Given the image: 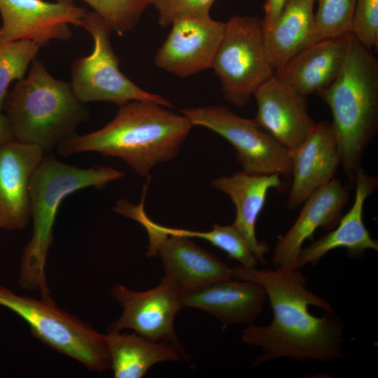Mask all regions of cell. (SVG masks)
<instances>
[{
    "label": "cell",
    "mask_w": 378,
    "mask_h": 378,
    "mask_svg": "<svg viewBox=\"0 0 378 378\" xmlns=\"http://www.w3.org/2000/svg\"><path fill=\"white\" fill-rule=\"evenodd\" d=\"M232 278L252 281L265 291L273 318L267 326H247L244 342L261 348L253 366L279 358L332 362L342 358L343 324L331 304L307 288L296 268L232 267Z\"/></svg>",
    "instance_id": "cell-1"
},
{
    "label": "cell",
    "mask_w": 378,
    "mask_h": 378,
    "mask_svg": "<svg viewBox=\"0 0 378 378\" xmlns=\"http://www.w3.org/2000/svg\"><path fill=\"white\" fill-rule=\"evenodd\" d=\"M160 104L132 101L119 106L114 118L101 129L74 134L57 147L63 157L84 152L122 159L141 176L156 164L174 158L193 126Z\"/></svg>",
    "instance_id": "cell-2"
},
{
    "label": "cell",
    "mask_w": 378,
    "mask_h": 378,
    "mask_svg": "<svg viewBox=\"0 0 378 378\" xmlns=\"http://www.w3.org/2000/svg\"><path fill=\"white\" fill-rule=\"evenodd\" d=\"M328 106L345 175L354 183L378 128V62L354 37L335 80L318 93Z\"/></svg>",
    "instance_id": "cell-3"
},
{
    "label": "cell",
    "mask_w": 378,
    "mask_h": 378,
    "mask_svg": "<svg viewBox=\"0 0 378 378\" xmlns=\"http://www.w3.org/2000/svg\"><path fill=\"white\" fill-rule=\"evenodd\" d=\"M2 111L14 139L36 145L45 154L76 134L88 117L70 83L52 77L36 58L28 75L8 91Z\"/></svg>",
    "instance_id": "cell-4"
},
{
    "label": "cell",
    "mask_w": 378,
    "mask_h": 378,
    "mask_svg": "<svg viewBox=\"0 0 378 378\" xmlns=\"http://www.w3.org/2000/svg\"><path fill=\"white\" fill-rule=\"evenodd\" d=\"M124 174L110 167L81 169L45 155L30 183V211L33 233L26 246L19 274L23 288L38 290L51 298L46 276V260L53 239V226L61 202L70 194L94 187L104 188Z\"/></svg>",
    "instance_id": "cell-5"
},
{
    "label": "cell",
    "mask_w": 378,
    "mask_h": 378,
    "mask_svg": "<svg viewBox=\"0 0 378 378\" xmlns=\"http://www.w3.org/2000/svg\"><path fill=\"white\" fill-rule=\"evenodd\" d=\"M0 305L23 318L36 337L59 353L90 370L102 372L110 368L105 335L57 307L52 298L20 295L0 285Z\"/></svg>",
    "instance_id": "cell-6"
},
{
    "label": "cell",
    "mask_w": 378,
    "mask_h": 378,
    "mask_svg": "<svg viewBox=\"0 0 378 378\" xmlns=\"http://www.w3.org/2000/svg\"><path fill=\"white\" fill-rule=\"evenodd\" d=\"M225 23L211 68L220 80L224 99L243 106L274 70L266 50L261 20L234 15Z\"/></svg>",
    "instance_id": "cell-7"
},
{
    "label": "cell",
    "mask_w": 378,
    "mask_h": 378,
    "mask_svg": "<svg viewBox=\"0 0 378 378\" xmlns=\"http://www.w3.org/2000/svg\"><path fill=\"white\" fill-rule=\"evenodd\" d=\"M81 27L91 35L94 46L89 55L72 63L70 84L80 102H108L120 106L146 101L173 107L167 99L144 90L122 74L111 45L112 29L98 13L87 12Z\"/></svg>",
    "instance_id": "cell-8"
},
{
    "label": "cell",
    "mask_w": 378,
    "mask_h": 378,
    "mask_svg": "<svg viewBox=\"0 0 378 378\" xmlns=\"http://www.w3.org/2000/svg\"><path fill=\"white\" fill-rule=\"evenodd\" d=\"M144 193L139 204L119 200L113 210L146 229L148 236L147 255L160 258L164 279L183 294L214 281L232 278V267L199 247L190 238L167 234L160 230L145 212Z\"/></svg>",
    "instance_id": "cell-9"
},
{
    "label": "cell",
    "mask_w": 378,
    "mask_h": 378,
    "mask_svg": "<svg viewBox=\"0 0 378 378\" xmlns=\"http://www.w3.org/2000/svg\"><path fill=\"white\" fill-rule=\"evenodd\" d=\"M194 125L212 130L234 148L243 171L291 177L292 151L282 146L254 120L242 118L221 105L181 111Z\"/></svg>",
    "instance_id": "cell-10"
},
{
    "label": "cell",
    "mask_w": 378,
    "mask_h": 378,
    "mask_svg": "<svg viewBox=\"0 0 378 378\" xmlns=\"http://www.w3.org/2000/svg\"><path fill=\"white\" fill-rule=\"evenodd\" d=\"M87 10L74 0H0V41L28 40L45 47L71 37L70 24L82 25Z\"/></svg>",
    "instance_id": "cell-11"
},
{
    "label": "cell",
    "mask_w": 378,
    "mask_h": 378,
    "mask_svg": "<svg viewBox=\"0 0 378 378\" xmlns=\"http://www.w3.org/2000/svg\"><path fill=\"white\" fill-rule=\"evenodd\" d=\"M111 294L122 312L108 331L132 329L151 340L168 342L183 349L174 329V318L183 308L181 294L171 283L162 278L156 287L146 291L117 284Z\"/></svg>",
    "instance_id": "cell-12"
},
{
    "label": "cell",
    "mask_w": 378,
    "mask_h": 378,
    "mask_svg": "<svg viewBox=\"0 0 378 378\" xmlns=\"http://www.w3.org/2000/svg\"><path fill=\"white\" fill-rule=\"evenodd\" d=\"M157 50L155 65L179 77H188L212 67L225 23L211 16L188 17L172 24Z\"/></svg>",
    "instance_id": "cell-13"
},
{
    "label": "cell",
    "mask_w": 378,
    "mask_h": 378,
    "mask_svg": "<svg viewBox=\"0 0 378 378\" xmlns=\"http://www.w3.org/2000/svg\"><path fill=\"white\" fill-rule=\"evenodd\" d=\"M253 97L257 105L255 122L291 151L316 125L309 113L307 97L274 74L260 85Z\"/></svg>",
    "instance_id": "cell-14"
},
{
    "label": "cell",
    "mask_w": 378,
    "mask_h": 378,
    "mask_svg": "<svg viewBox=\"0 0 378 378\" xmlns=\"http://www.w3.org/2000/svg\"><path fill=\"white\" fill-rule=\"evenodd\" d=\"M44 156L38 146L15 139L0 146V229L28 225L31 179Z\"/></svg>",
    "instance_id": "cell-15"
},
{
    "label": "cell",
    "mask_w": 378,
    "mask_h": 378,
    "mask_svg": "<svg viewBox=\"0 0 378 378\" xmlns=\"http://www.w3.org/2000/svg\"><path fill=\"white\" fill-rule=\"evenodd\" d=\"M349 190L336 177L314 191L304 202L291 227L278 239L272 262L277 267L296 268L302 244L319 227L331 230L342 216ZM297 269V268H296Z\"/></svg>",
    "instance_id": "cell-16"
},
{
    "label": "cell",
    "mask_w": 378,
    "mask_h": 378,
    "mask_svg": "<svg viewBox=\"0 0 378 378\" xmlns=\"http://www.w3.org/2000/svg\"><path fill=\"white\" fill-rule=\"evenodd\" d=\"M292 182L287 207L299 206L316 190L329 183L341 165V156L332 122H321L292 151Z\"/></svg>",
    "instance_id": "cell-17"
},
{
    "label": "cell",
    "mask_w": 378,
    "mask_h": 378,
    "mask_svg": "<svg viewBox=\"0 0 378 378\" xmlns=\"http://www.w3.org/2000/svg\"><path fill=\"white\" fill-rule=\"evenodd\" d=\"M354 183L355 197L352 206L335 228L301 249L297 269L310 263L316 265L328 252L338 248H345L352 258L362 257L368 250L378 251V241L371 237L363 221L365 202L375 191L378 178L367 174L362 167Z\"/></svg>",
    "instance_id": "cell-18"
},
{
    "label": "cell",
    "mask_w": 378,
    "mask_h": 378,
    "mask_svg": "<svg viewBox=\"0 0 378 378\" xmlns=\"http://www.w3.org/2000/svg\"><path fill=\"white\" fill-rule=\"evenodd\" d=\"M354 37L351 32H348L317 40L274 74L303 96L318 94L339 75Z\"/></svg>",
    "instance_id": "cell-19"
},
{
    "label": "cell",
    "mask_w": 378,
    "mask_h": 378,
    "mask_svg": "<svg viewBox=\"0 0 378 378\" xmlns=\"http://www.w3.org/2000/svg\"><path fill=\"white\" fill-rule=\"evenodd\" d=\"M263 288L252 281L227 279L181 294L182 307L203 310L223 326L253 324L267 300Z\"/></svg>",
    "instance_id": "cell-20"
},
{
    "label": "cell",
    "mask_w": 378,
    "mask_h": 378,
    "mask_svg": "<svg viewBox=\"0 0 378 378\" xmlns=\"http://www.w3.org/2000/svg\"><path fill=\"white\" fill-rule=\"evenodd\" d=\"M281 178L276 174H258L242 170L231 176L218 177L211 182L213 187L230 197L236 209L232 224L246 239L258 262L264 265L268 246L258 240L255 224L268 191L275 189L281 192L286 189V183Z\"/></svg>",
    "instance_id": "cell-21"
},
{
    "label": "cell",
    "mask_w": 378,
    "mask_h": 378,
    "mask_svg": "<svg viewBox=\"0 0 378 378\" xmlns=\"http://www.w3.org/2000/svg\"><path fill=\"white\" fill-rule=\"evenodd\" d=\"M316 0H287L273 27L263 31L266 50L274 72L316 41L314 6Z\"/></svg>",
    "instance_id": "cell-22"
},
{
    "label": "cell",
    "mask_w": 378,
    "mask_h": 378,
    "mask_svg": "<svg viewBox=\"0 0 378 378\" xmlns=\"http://www.w3.org/2000/svg\"><path fill=\"white\" fill-rule=\"evenodd\" d=\"M105 337L110 368L115 378H140L153 365L178 360L185 355L183 349L170 342L153 341L136 332L108 331Z\"/></svg>",
    "instance_id": "cell-23"
},
{
    "label": "cell",
    "mask_w": 378,
    "mask_h": 378,
    "mask_svg": "<svg viewBox=\"0 0 378 378\" xmlns=\"http://www.w3.org/2000/svg\"><path fill=\"white\" fill-rule=\"evenodd\" d=\"M158 228L167 234L204 239L223 251L229 258L238 261L243 267H255L258 262L249 244L233 224L220 225L215 223L211 230L206 232L172 228L161 225H158Z\"/></svg>",
    "instance_id": "cell-24"
},
{
    "label": "cell",
    "mask_w": 378,
    "mask_h": 378,
    "mask_svg": "<svg viewBox=\"0 0 378 378\" xmlns=\"http://www.w3.org/2000/svg\"><path fill=\"white\" fill-rule=\"evenodd\" d=\"M39 48L35 43L24 39L0 41V112L10 84L25 76Z\"/></svg>",
    "instance_id": "cell-25"
},
{
    "label": "cell",
    "mask_w": 378,
    "mask_h": 378,
    "mask_svg": "<svg viewBox=\"0 0 378 378\" xmlns=\"http://www.w3.org/2000/svg\"><path fill=\"white\" fill-rule=\"evenodd\" d=\"M98 13L118 36H122L137 25L150 5L149 0H83Z\"/></svg>",
    "instance_id": "cell-26"
},
{
    "label": "cell",
    "mask_w": 378,
    "mask_h": 378,
    "mask_svg": "<svg viewBox=\"0 0 378 378\" xmlns=\"http://www.w3.org/2000/svg\"><path fill=\"white\" fill-rule=\"evenodd\" d=\"M356 0H318L314 13L316 41L350 31Z\"/></svg>",
    "instance_id": "cell-27"
},
{
    "label": "cell",
    "mask_w": 378,
    "mask_h": 378,
    "mask_svg": "<svg viewBox=\"0 0 378 378\" xmlns=\"http://www.w3.org/2000/svg\"><path fill=\"white\" fill-rule=\"evenodd\" d=\"M350 31L365 48L378 47V0H356Z\"/></svg>",
    "instance_id": "cell-28"
},
{
    "label": "cell",
    "mask_w": 378,
    "mask_h": 378,
    "mask_svg": "<svg viewBox=\"0 0 378 378\" xmlns=\"http://www.w3.org/2000/svg\"><path fill=\"white\" fill-rule=\"evenodd\" d=\"M216 0H149L157 10L158 23L169 27L181 18L210 16V10Z\"/></svg>",
    "instance_id": "cell-29"
},
{
    "label": "cell",
    "mask_w": 378,
    "mask_h": 378,
    "mask_svg": "<svg viewBox=\"0 0 378 378\" xmlns=\"http://www.w3.org/2000/svg\"><path fill=\"white\" fill-rule=\"evenodd\" d=\"M287 0H267L264 4L265 15L261 20L262 30L271 29L280 17Z\"/></svg>",
    "instance_id": "cell-30"
},
{
    "label": "cell",
    "mask_w": 378,
    "mask_h": 378,
    "mask_svg": "<svg viewBox=\"0 0 378 378\" xmlns=\"http://www.w3.org/2000/svg\"><path fill=\"white\" fill-rule=\"evenodd\" d=\"M15 139L10 123L4 113L0 112V146Z\"/></svg>",
    "instance_id": "cell-31"
}]
</instances>
